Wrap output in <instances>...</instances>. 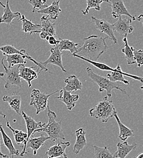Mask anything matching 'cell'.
Returning <instances> with one entry per match:
<instances>
[{
    "label": "cell",
    "instance_id": "6da1fadb",
    "mask_svg": "<svg viewBox=\"0 0 143 158\" xmlns=\"http://www.w3.org/2000/svg\"><path fill=\"white\" fill-rule=\"evenodd\" d=\"M107 39L108 37H102L98 35H91L85 38L83 44L78 48L74 54L85 59L96 61L108 49L105 41Z\"/></svg>",
    "mask_w": 143,
    "mask_h": 158
},
{
    "label": "cell",
    "instance_id": "7a4b0ae2",
    "mask_svg": "<svg viewBox=\"0 0 143 158\" xmlns=\"http://www.w3.org/2000/svg\"><path fill=\"white\" fill-rule=\"evenodd\" d=\"M48 108V122L46 124L44 123V126L40 128H37L34 131L35 133H40L44 132L47 133L49 139L53 142H56L58 139L65 140V137L63 134V131L61 127V120L59 122L56 120L57 115L55 112L52 111L50 108L49 103L47 106Z\"/></svg>",
    "mask_w": 143,
    "mask_h": 158
},
{
    "label": "cell",
    "instance_id": "3957f363",
    "mask_svg": "<svg viewBox=\"0 0 143 158\" xmlns=\"http://www.w3.org/2000/svg\"><path fill=\"white\" fill-rule=\"evenodd\" d=\"M115 113L118 112L113 104V101L107 96L104 97L89 110V114L91 118L99 120L103 123H107Z\"/></svg>",
    "mask_w": 143,
    "mask_h": 158
},
{
    "label": "cell",
    "instance_id": "277c9868",
    "mask_svg": "<svg viewBox=\"0 0 143 158\" xmlns=\"http://www.w3.org/2000/svg\"><path fill=\"white\" fill-rule=\"evenodd\" d=\"M86 72L88 77L91 80L93 83H96L99 86V92L102 93L104 91H106L107 96L109 98L111 97V91L114 89L119 90L123 93L127 95L125 89L122 88L118 83L111 81L107 77H102L101 76L95 73L90 67L86 68Z\"/></svg>",
    "mask_w": 143,
    "mask_h": 158
},
{
    "label": "cell",
    "instance_id": "5b68a950",
    "mask_svg": "<svg viewBox=\"0 0 143 158\" xmlns=\"http://www.w3.org/2000/svg\"><path fill=\"white\" fill-rule=\"evenodd\" d=\"M1 64L5 71L4 76L1 77L4 81V88L9 89L13 87H21V79L19 76V68L20 64H17L12 68H8L4 63V59L1 60Z\"/></svg>",
    "mask_w": 143,
    "mask_h": 158
},
{
    "label": "cell",
    "instance_id": "8992f818",
    "mask_svg": "<svg viewBox=\"0 0 143 158\" xmlns=\"http://www.w3.org/2000/svg\"><path fill=\"white\" fill-rule=\"evenodd\" d=\"M60 90H57L51 94H47L46 93H41L39 89H33L30 96V106H34L36 109V114H39L41 111H44L48 106L49 98L59 92Z\"/></svg>",
    "mask_w": 143,
    "mask_h": 158
},
{
    "label": "cell",
    "instance_id": "52a82bcc",
    "mask_svg": "<svg viewBox=\"0 0 143 158\" xmlns=\"http://www.w3.org/2000/svg\"><path fill=\"white\" fill-rule=\"evenodd\" d=\"M72 56L74 57H77V58H79L80 59L82 60H84L88 63H89L90 64H92L93 66H94L95 67L97 68L98 69H100V70H102V71H117V72H120L121 73H123V74L125 76H127V77H130L132 79H135V80H138V81H140L141 83H143V77H138V76H135V75H132V74H128V73H124L123 72L121 69V65L120 64H118L117 65V67L116 68H112L111 67H110L109 66L104 64V63H100V62H98L97 61H92V60H90L86 59H85L82 57H81L76 54H72Z\"/></svg>",
    "mask_w": 143,
    "mask_h": 158
},
{
    "label": "cell",
    "instance_id": "ba28073f",
    "mask_svg": "<svg viewBox=\"0 0 143 158\" xmlns=\"http://www.w3.org/2000/svg\"><path fill=\"white\" fill-rule=\"evenodd\" d=\"M92 22L94 23L95 29L99 31L101 33L106 34L110 39L113 41L114 44H116L118 40L116 39L113 30V24L108 22L104 19H98L97 18L92 16L91 17Z\"/></svg>",
    "mask_w": 143,
    "mask_h": 158
},
{
    "label": "cell",
    "instance_id": "9c48e42d",
    "mask_svg": "<svg viewBox=\"0 0 143 158\" xmlns=\"http://www.w3.org/2000/svg\"><path fill=\"white\" fill-rule=\"evenodd\" d=\"M109 6L111 7V16L113 19H117L121 15H125L135 21V17L132 15L127 10L123 0H108Z\"/></svg>",
    "mask_w": 143,
    "mask_h": 158
},
{
    "label": "cell",
    "instance_id": "30bf717a",
    "mask_svg": "<svg viewBox=\"0 0 143 158\" xmlns=\"http://www.w3.org/2000/svg\"><path fill=\"white\" fill-rule=\"evenodd\" d=\"M0 51H1L2 52V54H20L23 56H26L27 59L32 61L37 66H39L41 71H44L45 72H49L48 69L47 68H45L44 66H43L40 63V62H39V61H36V60L34 59L33 58H32V57L30 55H29L26 52L25 50H24V49L19 50V49H17L14 45H4V46H0Z\"/></svg>",
    "mask_w": 143,
    "mask_h": 158
},
{
    "label": "cell",
    "instance_id": "8fae6325",
    "mask_svg": "<svg viewBox=\"0 0 143 158\" xmlns=\"http://www.w3.org/2000/svg\"><path fill=\"white\" fill-rule=\"evenodd\" d=\"M118 18L119 20L113 24L114 32L119 33L123 37L127 36L128 34H131L134 30L133 27L131 25L133 20L128 17H127L123 19L121 18V16L119 17Z\"/></svg>",
    "mask_w": 143,
    "mask_h": 158
},
{
    "label": "cell",
    "instance_id": "7c38bea8",
    "mask_svg": "<svg viewBox=\"0 0 143 158\" xmlns=\"http://www.w3.org/2000/svg\"><path fill=\"white\" fill-rule=\"evenodd\" d=\"M37 66L32 67H26L25 64H20L19 68V76L21 79L25 80L28 85V87L32 86V82L38 78L41 71L39 68L37 71L34 70Z\"/></svg>",
    "mask_w": 143,
    "mask_h": 158
},
{
    "label": "cell",
    "instance_id": "4fadbf2b",
    "mask_svg": "<svg viewBox=\"0 0 143 158\" xmlns=\"http://www.w3.org/2000/svg\"><path fill=\"white\" fill-rule=\"evenodd\" d=\"M41 28L40 37L41 39L45 40L47 36H54L57 37L56 24L47 16H43L40 19Z\"/></svg>",
    "mask_w": 143,
    "mask_h": 158
},
{
    "label": "cell",
    "instance_id": "5bb4252c",
    "mask_svg": "<svg viewBox=\"0 0 143 158\" xmlns=\"http://www.w3.org/2000/svg\"><path fill=\"white\" fill-rule=\"evenodd\" d=\"M50 52L51 54L48 59L43 62H40L41 64L45 68H47V66L49 64H54L59 67L63 72H67L63 65L62 52L61 51H60L56 46H55L50 49Z\"/></svg>",
    "mask_w": 143,
    "mask_h": 158
},
{
    "label": "cell",
    "instance_id": "9a60e30c",
    "mask_svg": "<svg viewBox=\"0 0 143 158\" xmlns=\"http://www.w3.org/2000/svg\"><path fill=\"white\" fill-rule=\"evenodd\" d=\"M69 142H59L56 145L50 147L45 153L44 156L49 158L63 157L67 158L68 156L66 154V149L70 146Z\"/></svg>",
    "mask_w": 143,
    "mask_h": 158
},
{
    "label": "cell",
    "instance_id": "2e32d148",
    "mask_svg": "<svg viewBox=\"0 0 143 158\" xmlns=\"http://www.w3.org/2000/svg\"><path fill=\"white\" fill-rule=\"evenodd\" d=\"M59 4L60 1L56 0L53 1L50 6H47L46 7L36 10L35 12L41 14H46L47 15V17L51 20L54 21L57 20L59 16L60 13L61 12Z\"/></svg>",
    "mask_w": 143,
    "mask_h": 158
},
{
    "label": "cell",
    "instance_id": "e0dca14e",
    "mask_svg": "<svg viewBox=\"0 0 143 158\" xmlns=\"http://www.w3.org/2000/svg\"><path fill=\"white\" fill-rule=\"evenodd\" d=\"M60 94L56 99H59L66 105L67 109L69 111L75 107L79 96L78 94H72L71 92L66 91L64 88L59 91Z\"/></svg>",
    "mask_w": 143,
    "mask_h": 158
},
{
    "label": "cell",
    "instance_id": "ac0fdd59",
    "mask_svg": "<svg viewBox=\"0 0 143 158\" xmlns=\"http://www.w3.org/2000/svg\"><path fill=\"white\" fill-rule=\"evenodd\" d=\"M6 126L12 131L13 135H14L15 142H16V143L18 145H20L21 143H23V145H24L23 150L21 151V153H20V156L23 157L26 154H28L29 152H26V144H27V133L23 132L21 130L14 129V128H12L11 127V125H10V123L8 121L6 122Z\"/></svg>",
    "mask_w": 143,
    "mask_h": 158
},
{
    "label": "cell",
    "instance_id": "d6986e66",
    "mask_svg": "<svg viewBox=\"0 0 143 158\" xmlns=\"http://www.w3.org/2000/svg\"><path fill=\"white\" fill-rule=\"evenodd\" d=\"M2 100L7 102L11 109L14 110L19 115H21V98L19 92H14L9 96H4Z\"/></svg>",
    "mask_w": 143,
    "mask_h": 158
},
{
    "label": "cell",
    "instance_id": "ffe728a7",
    "mask_svg": "<svg viewBox=\"0 0 143 158\" xmlns=\"http://www.w3.org/2000/svg\"><path fill=\"white\" fill-rule=\"evenodd\" d=\"M21 115L24 118L27 128V142L32 135L34 134V131L44 126V123H42L41 122H37L31 116L26 114L24 111L21 112Z\"/></svg>",
    "mask_w": 143,
    "mask_h": 158
},
{
    "label": "cell",
    "instance_id": "44dd1931",
    "mask_svg": "<svg viewBox=\"0 0 143 158\" xmlns=\"http://www.w3.org/2000/svg\"><path fill=\"white\" fill-rule=\"evenodd\" d=\"M21 16L20 12H14L11 10L9 5V0H6V4L4 7L3 14L0 17V23L10 25L13 23V20L16 19H20Z\"/></svg>",
    "mask_w": 143,
    "mask_h": 158
},
{
    "label": "cell",
    "instance_id": "7402d4cb",
    "mask_svg": "<svg viewBox=\"0 0 143 158\" xmlns=\"http://www.w3.org/2000/svg\"><path fill=\"white\" fill-rule=\"evenodd\" d=\"M138 145L136 143L128 144L126 140L123 142H118L117 143V150L113 155V158H125L133 150L137 147Z\"/></svg>",
    "mask_w": 143,
    "mask_h": 158
},
{
    "label": "cell",
    "instance_id": "603a6c76",
    "mask_svg": "<svg viewBox=\"0 0 143 158\" xmlns=\"http://www.w3.org/2000/svg\"><path fill=\"white\" fill-rule=\"evenodd\" d=\"M85 131L83 128H78L75 131L76 142L73 146V152L78 155L86 145Z\"/></svg>",
    "mask_w": 143,
    "mask_h": 158
},
{
    "label": "cell",
    "instance_id": "cb8c5ba5",
    "mask_svg": "<svg viewBox=\"0 0 143 158\" xmlns=\"http://www.w3.org/2000/svg\"><path fill=\"white\" fill-rule=\"evenodd\" d=\"M19 21L22 23V31L24 33H30L31 35L33 34H37L40 32L41 25L39 24H34L31 20L26 19L24 15H22Z\"/></svg>",
    "mask_w": 143,
    "mask_h": 158
},
{
    "label": "cell",
    "instance_id": "d4e9b609",
    "mask_svg": "<svg viewBox=\"0 0 143 158\" xmlns=\"http://www.w3.org/2000/svg\"><path fill=\"white\" fill-rule=\"evenodd\" d=\"M65 86L63 88L68 91H76L78 90H82V82L75 75H70L67 78L64 79Z\"/></svg>",
    "mask_w": 143,
    "mask_h": 158
},
{
    "label": "cell",
    "instance_id": "484cf974",
    "mask_svg": "<svg viewBox=\"0 0 143 158\" xmlns=\"http://www.w3.org/2000/svg\"><path fill=\"white\" fill-rule=\"evenodd\" d=\"M49 139V138L48 136H45L43 135L37 138H29L27 142L26 148V149L31 148L33 151V155H36L38 150L44 144V142Z\"/></svg>",
    "mask_w": 143,
    "mask_h": 158
},
{
    "label": "cell",
    "instance_id": "4316f807",
    "mask_svg": "<svg viewBox=\"0 0 143 158\" xmlns=\"http://www.w3.org/2000/svg\"><path fill=\"white\" fill-rule=\"evenodd\" d=\"M0 133L1 134V136H2L3 143L5 145V147L8 149L12 158H14L15 156H19L20 151L15 148L12 139L6 133L5 131L4 130L3 127L1 123H0Z\"/></svg>",
    "mask_w": 143,
    "mask_h": 158
},
{
    "label": "cell",
    "instance_id": "83f0119b",
    "mask_svg": "<svg viewBox=\"0 0 143 158\" xmlns=\"http://www.w3.org/2000/svg\"><path fill=\"white\" fill-rule=\"evenodd\" d=\"M55 46H56L61 52L68 51L71 54H74L77 51L79 48V43H74V41L69 40L59 39V41Z\"/></svg>",
    "mask_w": 143,
    "mask_h": 158
},
{
    "label": "cell",
    "instance_id": "f1b7e54d",
    "mask_svg": "<svg viewBox=\"0 0 143 158\" xmlns=\"http://www.w3.org/2000/svg\"><path fill=\"white\" fill-rule=\"evenodd\" d=\"M115 118L116 119L120 130V133L118 135V138L123 141H125L127 139L132 136H134L133 131L129 128L127 127L124 124H123L118 116V113H115L114 114Z\"/></svg>",
    "mask_w": 143,
    "mask_h": 158
},
{
    "label": "cell",
    "instance_id": "f546056e",
    "mask_svg": "<svg viewBox=\"0 0 143 158\" xmlns=\"http://www.w3.org/2000/svg\"><path fill=\"white\" fill-rule=\"evenodd\" d=\"M123 41L124 43V47L121 49V51L124 54L125 58L127 60V63L128 65H132L136 63L135 60L134 58L133 55V50L134 48L133 46H129L128 42L127 36H125L123 37Z\"/></svg>",
    "mask_w": 143,
    "mask_h": 158
},
{
    "label": "cell",
    "instance_id": "4dcf8cb0",
    "mask_svg": "<svg viewBox=\"0 0 143 158\" xmlns=\"http://www.w3.org/2000/svg\"><path fill=\"white\" fill-rule=\"evenodd\" d=\"M6 56V61L8 64V68H12L17 64H26L27 61L25 60L26 56L20 54H2Z\"/></svg>",
    "mask_w": 143,
    "mask_h": 158
},
{
    "label": "cell",
    "instance_id": "1f68e13d",
    "mask_svg": "<svg viewBox=\"0 0 143 158\" xmlns=\"http://www.w3.org/2000/svg\"><path fill=\"white\" fill-rule=\"evenodd\" d=\"M108 0H86V7L85 10H82L83 15L88 14L91 9H95L97 11L101 10V4L103 2H108Z\"/></svg>",
    "mask_w": 143,
    "mask_h": 158
},
{
    "label": "cell",
    "instance_id": "d6a6232c",
    "mask_svg": "<svg viewBox=\"0 0 143 158\" xmlns=\"http://www.w3.org/2000/svg\"><path fill=\"white\" fill-rule=\"evenodd\" d=\"M94 148V156L96 158H113V155L108 150V147H99L93 146Z\"/></svg>",
    "mask_w": 143,
    "mask_h": 158
},
{
    "label": "cell",
    "instance_id": "836d02e7",
    "mask_svg": "<svg viewBox=\"0 0 143 158\" xmlns=\"http://www.w3.org/2000/svg\"><path fill=\"white\" fill-rule=\"evenodd\" d=\"M124 75L123 73H121L117 71H110V73L107 74V78L109 79L111 81H114V82L120 81V82H123L127 85H128L129 81L126 79H124Z\"/></svg>",
    "mask_w": 143,
    "mask_h": 158
},
{
    "label": "cell",
    "instance_id": "e575fe53",
    "mask_svg": "<svg viewBox=\"0 0 143 158\" xmlns=\"http://www.w3.org/2000/svg\"><path fill=\"white\" fill-rule=\"evenodd\" d=\"M29 3L32 6V12L34 13L36 10L46 7L47 0H29Z\"/></svg>",
    "mask_w": 143,
    "mask_h": 158
},
{
    "label": "cell",
    "instance_id": "d590c367",
    "mask_svg": "<svg viewBox=\"0 0 143 158\" xmlns=\"http://www.w3.org/2000/svg\"><path fill=\"white\" fill-rule=\"evenodd\" d=\"M133 55L136 63H137V68L141 67L143 64V50H133Z\"/></svg>",
    "mask_w": 143,
    "mask_h": 158
},
{
    "label": "cell",
    "instance_id": "8d00e7d4",
    "mask_svg": "<svg viewBox=\"0 0 143 158\" xmlns=\"http://www.w3.org/2000/svg\"><path fill=\"white\" fill-rule=\"evenodd\" d=\"M45 40L49 43V44L54 46L57 44L59 41V39H57V37L54 36H47Z\"/></svg>",
    "mask_w": 143,
    "mask_h": 158
},
{
    "label": "cell",
    "instance_id": "74e56055",
    "mask_svg": "<svg viewBox=\"0 0 143 158\" xmlns=\"http://www.w3.org/2000/svg\"><path fill=\"white\" fill-rule=\"evenodd\" d=\"M135 19L137 20L138 22H140V23H143V16L142 14H141V15H140L138 17H135Z\"/></svg>",
    "mask_w": 143,
    "mask_h": 158
},
{
    "label": "cell",
    "instance_id": "f35d334b",
    "mask_svg": "<svg viewBox=\"0 0 143 158\" xmlns=\"http://www.w3.org/2000/svg\"><path fill=\"white\" fill-rule=\"evenodd\" d=\"M1 139L0 138V156L2 158H9V156L7 155H4L1 150Z\"/></svg>",
    "mask_w": 143,
    "mask_h": 158
},
{
    "label": "cell",
    "instance_id": "ab89813d",
    "mask_svg": "<svg viewBox=\"0 0 143 158\" xmlns=\"http://www.w3.org/2000/svg\"><path fill=\"white\" fill-rule=\"evenodd\" d=\"M0 116H1L4 118H6V115L2 111H1V110H0Z\"/></svg>",
    "mask_w": 143,
    "mask_h": 158
},
{
    "label": "cell",
    "instance_id": "60d3db41",
    "mask_svg": "<svg viewBox=\"0 0 143 158\" xmlns=\"http://www.w3.org/2000/svg\"><path fill=\"white\" fill-rule=\"evenodd\" d=\"M136 158H143V153H140L139 155H138Z\"/></svg>",
    "mask_w": 143,
    "mask_h": 158
},
{
    "label": "cell",
    "instance_id": "b9f144b4",
    "mask_svg": "<svg viewBox=\"0 0 143 158\" xmlns=\"http://www.w3.org/2000/svg\"><path fill=\"white\" fill-rule=\"evenodd\" d=\"M4 76V73H0V77H2Z\"/></svg>",
    "mask_w": 143,
    "mask_h": 158
}]
</instances>
